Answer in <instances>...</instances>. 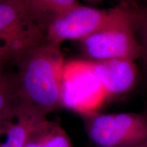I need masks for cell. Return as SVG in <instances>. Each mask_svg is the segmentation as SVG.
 Returning a JSON list of instances; mask_svg holds the SVG:
<instances>
[{"instance_id":"8","label":"cell","mask_w":147,"mask_h":147,"mask_svg":"<svg viewBox=\"0 0 147 147\" xmlns=\"http://www.w3.org/2000/svg\"><path fill=\"white\" fill-rule=\"evenodd\" d=\"M34 21L44 31L59 16L78 5L76 0H20Z\"/></svg>"},{"instance_id":"14","label":"cell","mask_w":147,"mask_h":147,"mask_svg":"<svg viewBox=\"0 0 147 147\" xmlns=\"http://www.w3.org/2000/svg\"><path fill=\"white\" fill-rule=\"evenodd\" d=\"M5 59L3 58V57L0 56V73L2 71V69H3V63H4V62L5 61Z\"/></svg>"},{"instance_id":"9","label":"cell","mask_w":147,"mask_h":147,"mask_svg":"<svg viewBox=\"0 0 147 147\" xmlns=\"http://www.w3.org/2000/svg\"><path fill=\"white\" fill-rule=\"evenodd\" d=\"M47 118L19 113L14 118L0 122L5 132V139L0 147H23L29 134L42 121Z\"/></svg>"},{"instance_id":"11","label":"cell","mask_w":147,"mask_h":147,"mask_svg":"<svg viewBox=\"0 0 147 147\" xmlns=\"http://www.w3.org/2000/svg\"><path fill=\"white\" fill-rule=\"evenodd\" d=\"M42 147H72L69 136L57 122L49 121Z\"/></svg>"},{"instance_id":"6","label":"cell","mask_w":147,"mask_h":147,"mask_svg":"<svg viewBox=\"0 0 147 147\" xmlns=\"http://www.w3.org/2000/svg\"><path fill=\"white\" fill-rule=\"evenodd\" d=\"M86 55L94 61L137 57L138 49L122 16H118L100 30L82 40Z\"/></svg>"},{"instance_id":"15","label":"cell","mask_w":147,"mask_h":147,"mask_svg":"<svg viewBox=\"0 0 147 147\" xmlns=\"http://www.w3.org/2000/svg\"><path fill=\"white\" fill-rule=\"evenodd\" d=\"M7 1V0H0V3L3 2V1Z\"/></svg>"},{"instance_id":"13","label":"cell","mask_w":147,"mask_h":147,"mask_svg":"<svg viewBox=\"0 0 147 147\" xmlns=\"http://www.w3.org/2000/svg\"><path fill=\"white\" fill-rule=\"evenodd\" d=\"M127 147H147V141H145V142L139 143V144L132 145V146H129Z\"/></svg>"},{"instance_id":"10","label":"cell","mask_w":147,"mask_h":147,"mask_svg":"<svg viewBox=\"0 0 147 147\" xmlns=\"http://www.w3.org/2000/svg\"><path fill=\"white\" fill-rule=\"evenodd\" d=\"M15 72L0 73V122L18 115Z\"/></svg>"},{"instance_id":"1","label":"cell","mask_w":147,"mask_h":147,"mask_svg":"<svg viewBox=\"0 0 147 147\" xmlns=\"http://www.w3.org/2000/svg\"><path fill=\"white\" fill-rule=\"evenodd\" d=\"M59 46L47 41L14 59L18 111L47 118L62 107L63 61Z\"/></svg>"},{"instance_id":"5","label":"cell","mask_w":147,"mask_h":147,"mask_svg":"<svg viewBox=\"0 0 147 147\" xmlns=\"http://www.w3.org/2000/svg\"><path fill=\"white\" fill-rule=\"evenodd\" d=\"M118 14L77 5L49 25L46 31V39L57 46L65 40H82L104 28Z\"/></svg>"},{"instance_id":"7","label":"cell","mask_w":147,"mask_h":147,"mask_svg":"<svg viewBox=\"0 0 147 147\" xmlns=\"http://www.w3.org/2000/svg\"><path fill=\"white\" fill-rule=\"evenodd\" d=\"M95 72L109 98L126 93L136 80V68L133 60L113 59L93 61Z\"/></svg>"},{"instance_id":"2","label":"cell","mask_w":147,"mask_h":147,"mask_svg":"<svg viewBox=\"0 0 147 147\" xmlns=\"http://www.w3.org/2000/svg\"><path fill=\"white\" fill-rule=\"evenodd\" d=\"M108 97L95 72L93 61L64 63L61 77V105L80 115L97 113Z\"/></svg>"},{"instance_id":"12","label":"cell","mask_w":147,"mask_h":147,"mask_svg":"<svg viewBox=\"0 0 147 147\" xmlns=\"http://www.w3.org/2000/svg\"><path fill=\"white\" fill-rule=\"evenodd\" d=\"M49 121H50L46 119L37 125L36 127L29 134L23 147H42V142Z\"/></svg>"},{"instance_id":"3","label":"cell","mask_w":147,"mask_h":147,"mask_svg":"<svg viewBox=\"0 0 147 147\" xmlns=\"http://www.w3.org/2000/svg\"><path fill=\"white\" fill-rule=\"evenodd\" d=\"M86 132L97 147H127L147 141V116L134 113L82 115Z\"/></svg>"},{"instance_id":"4","label":"cell","mask_w":147,"mask_h":147,"mask_svg":"<svg viewBox=\"0 0 147 147\" xmlns=\"http://www.w3.org/2000/svg\"><path fill=\"white\" fill-rule=\"evenodd\" d=\"M45 42V32L20 0L0 3V56L13 60Z\"/></svg>"}]
</instances>
